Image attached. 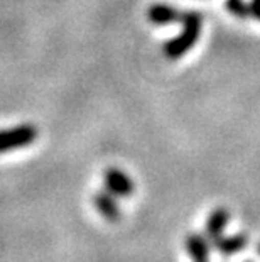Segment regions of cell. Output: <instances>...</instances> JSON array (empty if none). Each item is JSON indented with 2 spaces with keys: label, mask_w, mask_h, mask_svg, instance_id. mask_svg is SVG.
I'll return each instance as SVG.
<instances>
[{
  "label": "cell",
  "mask_w": 260,
  "mask_h": 262,
  "mask_svg": "<svg viewBox=\"0 0 260 262\" xmlns=\"http://www.w3.org/2000/svg\"><path fill=\"white\" fill-rule=\"evenodd\" d=\"M248 238L247 233H235V235H230V237H218L211 241V245L217 249V252L223 257H231V255H237L240 254L242 250H245L248 247Z\"/></svg>",
  "instance_id": "277c9868"
},
{
  "label": "cell",
  "mask_w": 260,
  "mask_h": 262,
  "mask_svg": "<svg viewBox=\"0 0 260 262\" xmlns=\"http://www.w3.org/2000/svg\"><path fill=\"white\" fill-rule=\"evenodd\" d=\"M196 262H209V260H196Z\"/></svg>",
  "instance_id": "7c38bea8"
},
{
  "label": "cell",
  "mask_w": 260,
  "mask_h": 262,
  "mask_svg": "<svg viewBox=\"0 0 260 262\" xmlns=\"http://www.w3.org/2000/svg\"><path fill=\"white\" fill-rule=\"evenodd\" d=\"M37 139V129L32 124H22L12 129L0 130V154L31 146Z\"/></svg>",
  "instance_id": "7a4b0ae2"
},
{
  "label": "cell",
  "mask_w": 260,
  "mask_h": 262,
  "mask_svg": "<svg viewBox=\"0 0 260 262\" xmlns=\"http://www.w3.org/2000/svg\"><path fill=\"white\" fill-rule=\"evenodd\" d=\"M93 205L97 206V210L100 211V215L105 216L107 220H119L120 219V208L117 202H115L113 194L103 189V191H98L95 196H93Z\"/></svg>",
  "instance_id": "ba28073f"
},
{
  "label": "cell",
  "mask_w": 260,
  "mask_h": 262,
  "mask_svg": "<svg viewBox=\"0 0 260 262\" xmlns=\"http://www.w3.org/2000/svg\"><path fill=\"white\" fill-rule=\"evenodd\" d=\"M230 219H231L230 211L223 208V206H218V208H215L211 211V215H209L206 220V238L209 242L223 235Z\"/></svg>",
  "instance_id": "52a82bcc"
},
{
  "label": "cell",
  "mask_w": 260,
  "mask_h": 262,
  "mask_svg": "<svg viewBox=\"0 0 260 262\" xmlns=\"http://www.w3.org/2000/svg\"><path fill=\"white\" fill-rule=\"evenodd\" d=\"M250 15L260 20V0H250Z\"/></svg>",
  "instance_id": "30bf717a"
},
{
  "label": "cell",
  "mask_w": 260,
  "mask_h": 262,
  "mask_svg": "<svg viewBox=\"0 0 260 262\" xmlns=\"http://www.w3.org/2000/svg\"><path fill=\"white\" fill-rule=\"evenodd\" d=\"M182 12L169 4H152L147 10V19L154 26H171L181 22Z\"/></svg>",
  "instance_id": "5b68a950"
},
{
  "label": "cell",
  "mask_w": 260,
  "mask_h": 262,
  "mask_svg": "<svg viewBox=\"0 0 260 262\" xmlns=\"http://www.w3.org/2000/svg\"><path fill=\"white\" fill-rule=\"evenodd\" d=\"M182 31L179 36L173 37L171 41L166 42L164 46V54L169 59H179L181 56H184L187 51H191L193 46L198 42L201 34V27H203V17L201 14L195 12H182L181 17Z\"/></svg>",
  "instance_id": "6da1fadb"
},
{
  "label": "cell",
  "mask_w": 260,
  "mask_h": 262,
  "mask_svg": "<svg viewBox=\"0 0 260 262\" xmlns=\"http://www.w3.org/2000/svg\"><path fill=\"white\" fill-rule=\"evenodd\" d=\"M243 262H253V260H243Z\"/></svg>",
  "instance_id": "4fadbf2b"
},
{
  "label": "cell",
  "mask_w": 260,
  "mask_h": 262,
  "mask_svg": "<svg viewBox=\"0 0 260 262\" xmlns=\"http://www.w3.org/2000/svg\"><path fill=\"white\" fill-rule=\"evenodd\" d=\"M225 7L231 15H235V17H239V19L250 17V5H248V2H245V0H226Z\"/></svg>",
  "instance_id": "9c48e42d"
},
{
  "label": "cell",
  "mask_w": 260,
  "mask_h": 262,
  "mask_svg": "<svg viewBox=\"0 0 260 262\" xmlns=\"http://www.w3.org/2000/svg\"><path fill=\"white\" fill-rule=\"evenodd\" d=\"M257 252H258V255H260V242L257 244Z\"/></svg>",
  "instance_id": "8fae6325"
},
{
  "label": "cell",
  "mask_w": 260,
  "mask_h": 262,
  "mask_svg": "<svg viewBox=\"0 0 260 262\" xmlns=\"http://www.w3.org/2000/svg\"><path fill=\"white\" fill-rule=\"evenodd\" d=\"M184 247L187 255L193 259V262L196 260H209V250H211V244L206 237H203L201 233H190L186 235Z\"/></svg>",
  "instance_id": "8992f818"
},
{
  "label": "cell",
  "mask_w": 260,
  "mask_h": 262,
  "mask_svg": "<svg viewBox=\"0 0 260 262\" xmlns=\"http://www.w3.org/2000/svg\"><path fill=\"white\" fill-rule=\"evenodd\" d=\"M103 181L107 191H110L113 196L127 198L134 193V181L132 178L119 168H107L103 172Z\"/></svg>",
  "instance_id": "3957f363"
}]
</instances>
